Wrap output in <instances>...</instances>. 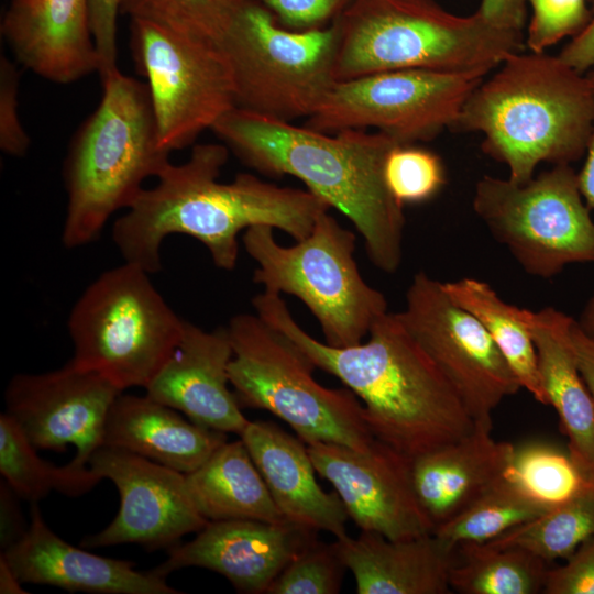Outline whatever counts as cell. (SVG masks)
I'll use <instances>...</instances> for the list:
<instances>
[{"label":"cell","mask_w":594,"mask_h":594,"mask_svg":"<svg viewBox=\"0 0 594 594\" xmlns=\"http://www.w3.org/2000/svg\"><path fill=\"white\" fill-rule=\"evenodd\" d=\"M88 465L102 480L113 482L120 507L103 530L82 538L85 548L138 543L148 550L169 549L208 522L198 512L182 472L106 446L92 453Z\"/></svg>","instance_id":"cell-15"},{"label":"cell","mask_w":594,"mask_h":594,"mask_svg":"<svg viewBox=\"0 0 594 594\" xmlns=\"http://www.w3.org/2000/svg\"><path fill=\"white\" fill-rule=\"evenodd\" d=\"M136 264L101 273L73 306L70 362L97 373L120 391L146 388L167 362L185 320L169 307Z\"/></svg>","instance_id":"cell-8"},{"label":"cell","mask_w":594,"mask_h":594,"mask_svg":"<svg viewBox=\"0 0 594 594\" xmlns=\"http://www.w3.org/2000/svg\"><path fill=\"white\" fill-rule=\"evenodd\" d=\"M548 509L503 474L458 515L437 526L433 534L454 547L488 542Z\"/></svg>","instance_id":"cell-32"},{"label":"cell","mask_w":594,"mask_h":594,"mask_svg":"<svg viewBox=\"0 0 594 594\" xmlns=\"http://www.w3.org/2000/svg\"><path fill=\"white\" fill-rule=\"evenodd\" d=\"M531 7L526 45L542 53L562 38L575 36L587 24L591 9L586 0H526Z\"/></svg>","instance_id":"cell-37"},{"label":"cell","mask_w":594,"mask_h":594,"mask_svg":"<svg viewBox=\"0 0 594 594\" xmlns=\"http://www.w3.org/2000/svg\"><path fill=\"white\" fill-rule=\"evenodd\" d=\"M576 323L586 334L594 338V292L576 319Z\"/></svg>","instance_id":"cell-47"},{"label":"cell","mask_w":594,"mask_h":594,"mask_svg":"<svg viewBox=\"0 0 594 594\" xmlns=\"http://www.w3.org/2000/svg\"><path fill=\"white\" fill-rule=\"evenodd\" d=\"M586 75L594 82V67L590 69Z\"/></svg>","instance_id":"cell-48"},{"label":"cell","mask_w":594,"mask_h":594,"mask_svg":"<svg viewBox=\"0 0 594 594\" xmlns=\"http://www.w3.org/2000/svg\"><path fill=\"white\" fill-rule=\"evenodd\" d=\"M591 2L587 24L558 54L562 62L582 74L594 67V0Z\"/></svg>","instance_id":"cell-42"},{"label":"cell","mask_w":594,"mask_h":594,"mask_svg":"<svg viewBox=\"0 0 594 594\" xmlns=\"http://www.w3.org/2000/svg\"><path fill=\"white\" fill-rule=\"evenodd\" d=\"M482 72L399 69L337 81L306 125L326 133L375 128L397 143L451 129Z\"/></svg>","instance_id":"cell-13"},{"label":"cell","mask_w":594,"mask_h":594,"mask_svg":"<svg viewBox=\"0 0 594 594\" xmlns=\"http://www.w3.org/2000/svg\"><path fill=\"white\" fill-rule=\"evenodd\" d=\"M514 451L513 443L493 437L492 425L475 422L461 439L414 459L415 493L435 528L458 515L498 480Z\"/></svg>","instance_id":"cell-23"},{"label":"cell","mask_w":594,"mask_h":594,"mask_svg":"<svg viewBox=\"0 0 594 594\" xmlns=\"http://www.w3.org/2000/svg\"><path fill=\"white\" fill-rule=\"evenodd\" d=\"M473 210L529 275L549 279L594 263V221L570 164L518 184L490 175L475 184Z\"/></svg>","instance_id":"cell-11"},{"label":"cell","mask_w":594,"mask_h":594,"mask_svg":"<svg viewBox=\"0 0 594 594\" xmlns=\"http://www.w3.org/2000/svg\"><path fill=\"white\" fill-rule=\"evenodd\" d=\"M542 593L594 594V535L580 544L565 563L548 568Z\"/></svg>","instance_id":"cell-39"},{"label":"cell","mask_w":594,"mask_h":594,"mask_svg":"<svg viewBox=\"0 0 594 594\" xmlns=\"http://www.w3.org/2000/svg\"><path fill=\"white\" fill-rule=\"evenodd\" d=\"M1 559L21 583L96 594L182 593L153 570L138 571L133 562L100 557L64 541L47 527L36 502L29 528L4 548Z\"/></svg>","instance_id":"cell-20"},{"label":"cell","mask_w":594,"mask_h":594,"mask_svg":"<svg viewBox=\"0 0 594 594\" xmlns=\"http://www.w3.org/2000/svg\"><path fill=\"white\" fill-rule=\"evenodd\" d=\"M268 9L277 22L290 30L321 28L334 21L351 0H254Z\"/></svg>","instance_id":"cell-40"},{"label":"cell","mask_w":594,"mask_h":594,"mask_svg":"<svg viewBox=\"0 0 594 594\" xmlns=\"http://www.w3.org/2000/svg\"><path fill=\"white\" fill-rule=\"evenodd\" d=\"M338 552L355 580L359 594H449V574L457 547L433 532L388 539L361 531L336 539Z\"/></svg>","instance_id":"cell-24"},{"label":"cell","mask_w":594,"mask_h":594,"mask_svg":"<svg viewBox=\"0 0 594 594\" xmlns=\"http://www.w3.org/2000/svg\"><path fill=\"white\" fill-rule=\"evenodd\" d=\"M334 21L336 81L399 69L488 74L524 46L522 32L477 11L452 14L435 0H351Z\"/></svg>","instance_id":"cell-6"},{"label":"cell","mask_w":594,"mask_h":594,"mask_svg":"<svg viewBox=\"0 0 594 594\" xmlns=\"http://www.w3.org/2000/svg\"><path fill=\"white\" fill-rule=\"evenodd\" d=\"M90 29L99 56L101 80L118 69L117 22L121 0H90Z\"/></svg>","instance_id":"cell-41"},{"label":"cell","mask_w":594,"mask_h":594,"mask_svg":"<svg viewBox=\"0 0 594 594\" xmlns=\"http://www.w3.org/2000/svg\"><path fill=\"white\" fill-rule=\"evenodd\" d=\"M307 449L317 474L332 484L361 531L393 540L433 532L415 493L407 457L376 438L365 451L328 442Z\"/></svg>","instance_id":"cell-17"},{"label":"cell","mask_w":594,"mask_h":594,"mask_svg":"<svg viewBox=\"0 0 594 594\" xmlns=\"http://www.w3.org/2000/svg\"><path fill=\"white\" fill-rule=\"evenodd\" d=\"M548 405L558 414L568 453L594 483V398L578 365L572 342L574 318L553 307L525 309Z\"/></svg>","instance_id":"cell-25"},{"label":"cell","mask_w":594,"mask_h":594,"mask_svg":"<svg viewBox=\"0 0 594 594\" xmlns=\"http://www.w3.org/2000/svg\"><path fill=\"white\" fill-rule=\"evenodd\" d=\"M572 342L581 375L594 398V338L586 334L574 320Z\"/></svg>","instance_id":"cell-44"},{"label":"cell","mask_w":594,"mask_h":594,"mask_svg":"<svg viewBox=\"0 0 594 594\" xmlns=\"http://www.w3.org/2000/svg\"><path fill=\"white\" fill-rule=\"evenodd\" d=\"M239 0H121L131 20L210 38L217 43L229 29Z\"/></svg>","instance_id":"cell-34"},{"label":"cell","mask_w":594,"mask_h":594,"mask_svg":"<svg viewBox=\"0 0 594 594\" xmlns=\"http://www.w3.org/2000/svg\"><path fill=\"white\" fill-rule=\"evenodd\" d=\"M594 535V488L486 542L526 551L550 564L568 559Z\"/></svg>","instance_id":"cell-31"},{"label":"cell","mask_w":594,"mask_h":594,"mask_svg":"<svg viewBox=\"0 0 594 594\" xmlns=\"http://www.w3.org/2000/svg\"><path fill=\"white\" fill-rule=\"evenodd\" d=\"M399 319L452 384L474 422L492 425V414L521 389L479 320L457 305L443 282L416 273Z\"/></svg>","instance_id":"cell-14"},{"label":"cell","mask_w":594,"mask_h":594,"mask_svg":"<svg viewBox=\"0 0 594 594\" xmlns=\"http://www.w3.org/2000/svg\"><path fill=\"white\" fill-rule=\"evenodd\" d=\"M21 582L9 568V565L0 558V592L1 593H24L21 587Z\"/></svg>","instance_id":"cell-46"},{"label":"cell","mask_w":594,"mask_h":594,"mask_svg":"<svg viewBox=\"0 0 594 594\" xmlns=\"http://www.w3.org/2000/svg\"><path fill=\"white\" fill-rule=\"evenodd\" d=\"M355 234L328 211L305 239L283 246L266 224L245 230L242 241L256 262L253 282L264 290L299 298L318 320L327 344L361 343L388 312L385 296L362 277L354 260Z\"/></svg>","instance_id":"cell-9"},{"label":"cell","mask_w":594,"mask_h":594,"mask_svg":"<svg viewBox=\"0 0 594 594\" xmlns=\"http://www.w3.org/2000/svg\"><path fill=\"white\" fill-rule=\"evenodd\" d=\"M130 47L147 80L161 145L169 153L235 107L229 62L216 41L132 19Z\"/></svg>","instance_id":"cell-12"},{"label":"cell","mask_w":594,"mask_h":594,"mask_svg":"<svg viewBox=\"0 0 594 594\" xmlns=\"http://www.w3.org/2000/svg\"><path fill=\"white\" fill-rule=\"evenodd\" d=\"M504 475L549 508L594 488L569 453L542 442L515 447Z\"/></svg>","instance_id":"cell-33"},{"label":"cell","mask_w":594,"mask_h":594,"mask_svg":"<svg viewBox=\"0 0 594 594\" xmlns=\"http://www.w3.org/2000/svg\"><path fill=\"white\" fill-rule=\"evenodd\" d=\"M318 531L292 521L252 519L208 521L197 536L168 549L153 571L166 578L188 566L223 575L240 593L266 594L270 585Z\"/></svg>","instance_id":"cell-18"},{"label":"cell","mask_w":594,"mask_h":594,"mask_svg":"<svg viewBox=\"0 0 594 594\" xmlns=\"http://www.w3.org/2000/svg\"><path fill=\"white\" fill-rule=\"evenodd\" d=\"M450 298L474 316L490 334L521 388L548 405L525 309L503 300L491 285L473 277L444 282Z\"/></svg>","instance_id":"cell-28"},{"label":"cell","mask_w":594,"mask_h":594,"mask_svg":"<svg viewBox=\"0 0 594 594\" xmlns=\"http://www.w3.org/2000/svg\"><path fill=\"white\" fill-rule=\"evenodd\" d=\"M16 421L6 411L0 415V473L19 496L38 502L51 491L78 496L89 492L102 479L90 468L78 469L69 462L56 466L37 455Z\"/></svg>","instance_id":"cell-30"},{"label":"cell","mask_w":594,"mask_h":594,"mask_svg":"<svg viewBox=\"0 0 594 594\" xmlns=\"http://www.w3.org/2000/svg\"><path fill=\"white\" fill-rule=\"evenodd\" d=\"M229 152L223 143L195 144L186 162L168 163L157 183L143 188L113 223L112 239L124 262L158 272L163 241L180 233L201 242L216 266L232 271L242 230L266 224L299 241L330 209L308 189L277 186L252 174L219 182Z\"/></svg>","instance_id":"cell-1"},{"label":"cell","mask_w":594,"mask_h":594,"mask_svg":"<svg viewBox=\"0 0 594 594\" xmlns=\"http://www.w3.org/2000/svg\"><path fill=\"white\" fill-rule=\"evenodd\" d=\"M263 476L271 496L288 521L348 537L346 509L337 492L316 481L307 444L272 421H249L239 436Z\"/></svg>","instance_id":"cell-22"},{"label":"cell","mask_w":594,"mask_h":594,"mask_svg":"<svg viewBox=\"0 0 594 594\" xmlns=\"http://www.w3.org/2000/svg\"><path fill=\"white\" fill-rule=\"evenodd\" d=\"M123 393L101 375L76 367L18 374L4 392L6 413L36 450L76 448L69 462L85 469L102 447L109 411Z\"/></svg>","instance_id":"cell-16"},{"label":"cell","mask_w":594,"mask_h":594,"mask_svg":"<svg viewBox=\"0 0 594 594\" xmlns=\"http://www.w3.org/2000/svg\"><path fill=\"white\" fill-rule=\"evenodd\" d=\"M186 479L198 512L208 521H286L241 439L226 441Z\"/></svg>","instance_id":"cell-27"},{"label":"cell","mask_w":594,"mask_h":594,"mask_svg":"<svg viewBox=\"0 0 594 594\" xmlns=\"http://www.w3.org/2000/svg\"><path fill=\"white\" fill-rule=\"evenodd\" d=\"M252 305L260 318L298 345L317 369L336 376L360 398L377 440L411 461L474 428L459 394L397 312L380 317L366 342L334 348L306 332L280 294L263 290L252 298Z\"/></svg>","instance_id":"cell-2"},{"label":"cell","mask_w":594,"mask_h":594,"mask_svg":"<svg viewBox=\"0 0 594 594\" xmlns=\"http://www.w3.org/2000/svg\"><path fill=\"white\" fill-rule=\"evenodd\" d=\"M548 568L519 549L465 542L457 547L449 583L452 592L461 594H538Z\"/></svg>","instance_id":"cell-29"},{"label":"cell","mask_w":594,"mask_h":594,"mask_svg":"<svg viewBox=\"0 0 594 594\" xmlns=\"http://www.w3.org/2000/svg\"><path fill=\"white\" fill-rule=\"evenodd\" d=\"M218 44L231 68L237 108L288 122L308 119L337 82L336 21L302 31L284 29L263 4L239 0Z\"/></svg>","instance_id":"cell-10"},{"label":"cell","mask_w":594,"mask_h":594,"mask_svg":"<svg viewBox=\"0 0 594 594\" xmlns=\"http://www.w3.org/2000/svg\"><path fill=\"white\" fill-rule=\"evenodd\" d=\"M232 355L227 327L206 331L185 320L179 343L146 395L200 426L240 436L250 420L230 389Z\"/></svg>","instance_id":"cell-19"},{"label":"cell","mask_w":594,"mask_h":594,"mask_svg":"<svg viewBox=\"0 0 594 594\" xmlns=\"http://www.w3.org/2000/svg\"><path fill=\"white\" fill-rule=\"evenodd\" d=\"M345 570L334 542L317 538L290 560L266 594H337Z\"/></svg>","instance_id":"cell-36"},{"label":"cell","mask_w":594,"mask_h":594,"mask_svg":"<svg viewBox=\"0 0 594 594\" xmlns=\"http://www.w3.org/2000/svg\"><path fill=\"white\" fill-rule=\"evenodd\" d=\"M226 441L227 433L187 420L146 394L121 393L109 411L102 446L189 474Z\"/></svg>","instance_id":"cell-26"},{"label":"cell","mask_w":594,"mask_h":594,"mask_svg":"<svg viewBox=\"0 0 594 594\" xmlns=\"http://www.w3.org/2000/svg\"><path fill=\"white\" fill-rule=\"evenodd\" d=\"M101 84V100L77 129L64 162L62 241L68 249L96 240L113 213L132 205L145 179L170 163L146 84L119 69Z\"/></svg>","instance_id":"cell-5"},{"label":"cell","mask_w":594,"mask_h":594,"mask_svg":"<svg viewBox=\"0 0 594 594\" xmlns=\"http://www.w3.org/2000/svg\"><path fill=\"white\" fill-rule=\"evenodd\" d=\"M20 73L9 57H0V148L13 157L26 154L31 139L18 113Z\"/></svg>","instance_id":"cell-38"},{"label":"cell","mask_w":594,"mask_h":594,"mask_svg":"<svg viewBox=\"0 0 594 594\" xmlns=\"http://www.w3.org/2000/svg\"><path fill=\"white\" fill-rule=\"evenodd\" d=\"M526 0H481L477 12L491 24L522 32Z\"/></svg>","instance_id":"cell-43"},{"label":"cell","mask_w":594,"mask_h":594,"mask_svg":"<svg viewBox=\"0 0 594 594\" xmlns=\"http://www.w3.org/2000/svg\"><path fill=\"white\" fill-rule=\"evenodd\" d=\"M594 125V82L559 56L521 52L506 57L464 101L451 130L479 132L482 151L522 184L539 164L585 155Z\"/></svg>","instance_id":"cell-4"},{"label":"cell","mask_w":594,"mask_h":594,"mask_svg":"<svg viewBox=\"0 0 594 594\" xmlns=\"http://www.w3.org/2000/svg\"><path fill=\"white\" fill-rule=\"evenodd\" d=\"M383 174L389 193L402 206L429 200L446 184L440 157L413 144L394 146L386 156Z\"/></svg>","instance_id":"cell-35"},{"label":"cell","mask_w":594,"mask_h":594,"mask_svg":"<svg viewBox=\"0 0 594 594\" xmlns=\"http://www.w3.org/2000/svg\"><path fill=\"white\" fill-rule=\"evenodd\" d=\"M233 355L229 380L241 406L284 420L306 444L328 442L367 450L375 437L364 407L349 388H327L316 365L289 338L256 314H239L227 326Z\"/></svg>","instance_id":"cell-7"},{"label":"cell","mask_w":594,"mask_h":594,"mask_svg":"<svg viewBox=\"0 0 594 594\" xmlns=\"http://www.w3.org/2000/svg\"><path fill=\"white\" fill-rule=\"evenodd\" d=\"M211 130L246 166L270 176L300 179L351 220L378 270H398L404 206L389 193L383 169L389 151L402 144L378 131L345 129L330 135L237 107Z\"/></svg>","instance_id":"cell-3"},{"label":"cell","mask_w":594,"mask_h":594,"mask_svg":"<svg viewBox=\"0 0 594 594\" xmlns=\"http://www.w3.org/2000/svg\"><path fill=\"white\" fill-rule=\"evenodd\" d=\"M581 194L590 210H594V125L585 151V161L578 173Z\"/></svg>","instance_id":"cell-45"},{"label":"cell","mask_w":594,"mask_h":594,"mask_svg":"<svg viewBox=\"0 0 594 594\" xmlns=\"http://www.w3.org/2000/svg\"><path fill=\"white\" fill-rule=\"evenodd\" d=\"M90 0H10L1 34L15 59L37 76L70 84L99 70Z\"/></svg>","instance_id":"cell-21"}]
</instances>
